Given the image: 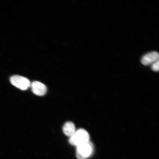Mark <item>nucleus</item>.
<instances>
[{"label": "nucleus", "instance_id": "nucleus-1", "mask_svg": "<svg viewBox=\"0 0 159 159\" xmlns=\"http://www.w3.org/2000/svg\"><path fill=\"white\" fill-rule=\"evenodd\" d=\"M90 136L89 133L84 129H80L75 131V134L69 139L71 145L76 147L80 145L89 142Z\"/></svg>", "mask_w": 159, "mask_h": 159}, {"label": "nucleus", "instance_id": "nucleus-2", "mask_svg": "<svg viewBox=\"0 0 159 159\" xmlns=\"http://www.w3.org/2000/svg\"><path fill=\"white\" fill-rule=\"evenodd\" d=\"M93 146L89 142L77 146L76 157L78 159H87L93 153Z\"/></svg>", "mask_w": 159, "mask_h": 159}, {"label": "nucleus", "instance_id": "nucleus-3", "mask_svg": "<svg viewBox=\"0 0 159 159\" xmlns=\"http://www.w3.org/2000/svg\"><path fill=\"white\" fill-rule=\"evenodd\" d=\"M11 84L22 90H26L30 87L31 83L26 77L19 75H14L10 78Z\"/></svg>", "mask_w": 159, "mask_h": 159}, {"label": "nucleus", "instance_id": "nucleus-4", "mask_svg": "<svg viewBox=\"0 0 159 159\" xmlns=\"http://www.w3.org/2000/svg\"><path fill=\"white\" fill-rule=\"evenodd\" d=\"M30 86L34 94L38 96H43L47 93V87L43 83L39 81H33L31 83Z\"/></svg>", "mask_w": 159, "mask_h": 159}, {"label": "nucleus", "instance_id": "nucleus-5", "mask_svg": "<svg viewBox=\"0 0 159 159\" xmlns=\"http://www.w3.org/2000/svg\"><path fill=\"white\" fill-rule=\"evenodd\" d=\"M159 54L156 51H153L145 54L141 59V63L145 66L152 65L159 60Z\"/></svg>", "mask_w": 159, "mask_h": 159}, {"label": "nucleus", "instance_id": "nucleus-6", "mask_svg": "<svg viewBox=\"0 0 159 159\" xmlns=\"http://www.w3.org/2000/svg\"><path fill=\"white\" fill-rule=\"evenodd\" d=\"M63 131L66 136L70 138L76 131L74 123L70 121L66 123L63 127Z\"/></svg>", "mask_w": 159, "mask_h": 159}, {"label": "nucleus", "instance_id": "nucleus-7", "mask_svg": "<svg viewBox=\"0 0 159 159\" xmlns=\"http://www.w3.org/2000/svg\"><path fill=\"white\" fill-rule=\"evenodd\" d=\"M159 60L153 63L152 65L151 68L153 71H158L159 70Z\"/></svg>", "mask_w": 159, "mask_h": 159}]
</instances>
